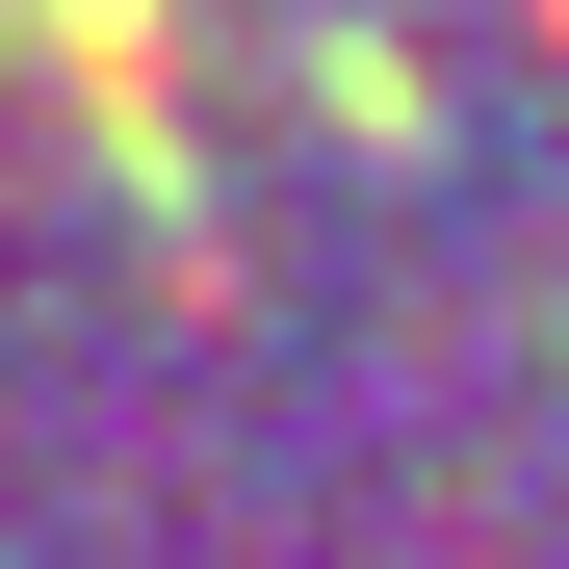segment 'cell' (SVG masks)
<instances>
[{"label":"cell","instance_id":"obj_2","mask_svg":"<svg viewBox=\"0 0 569 569\" xmlns=\"http://www.w3.org/2000/svg\"><path fill=\"white\" fill-rule=\"evenodd\" d=\"M543 27H569V0H543Z\"/></svg>","mask_w":569,"mask_h":569},{"label":"cell","instance_id":"obj_1","mask_svg":"<svg viewBox=\"0 0 569 569\" xmlns=\"http://www.w3.org/2000/svg\"><path fill=\"white\" fill-rule=\"evenodd\" d=\"M52 52L78 78H156V0H52Z\"/></svg>","mask_w":569,"mask_h":569}]
</instances>
